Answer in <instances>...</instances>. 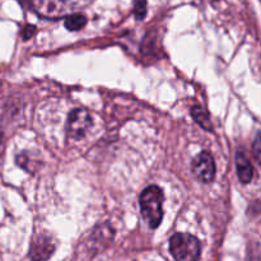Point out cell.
<instances>
[{
    "mask_svg": "<svg viewBox=\"0 0 261 261\" xmlns=\"http://www.w3.org/2000/svg\"><path fill=\"white\" fill-rule=\"evenodd\" d=\"M163 200H165V196H163L162 189L155 185L148 186L140 194V212H142L145 223L150 228H157L162 222Z\"/></svg>",
    "mask_w": 261,
    "mask_h": 261,
    "instance_id": "obj_1",
    "label": "cell"
},
{
    "mask_svg": "<svg viewBox=\"0 0 261 261\" xmlns=\"http://www.w3.org/2000/svg\"><path fill=\"white\" fill-rule=\"evenodd\" d=\"M252 154H254V158L257 162V165L261 167V132L257 133L254 138V142H252Z\"/></svg>",
    "mask_w": 261,
    "mask_h": 261,
    "instance_id": "obj_11",
    "label": "cell"
},
{
    "mask_svg": "<svg viewBox=\"0 0 261 261\" xmlns=\"http://www.w3.org/2000/svg\"><path fill=\"white\" fill-rule=\"evenodd\" d=\"M2 142H3V137L2 134H0V147H2Z\"/></svg>",
    "mask_w": 261,
    "mask_h": 261,
    "instance_id": "obj_13",
    "label": "cell"
},
{
    "mask_svg": "<svg viewBox=\"0 0 261 261\" xmlns=\"http://www.w3.org/2000/svg\"><path fill=\"white\" fill-rule=\"evenodd\" d=\"M92 126V117L87 110L75 109L69 114L66 132L73 139H82Z\"/></svg>",
    "mask_w": 261,
    "mask_h": 261,
    "instance_id": "obj_4",
    "label": "cell"
},
{
    "mask_svg": "<svg viewBox=\"0 0 261 261\" xmlns=\"http://www.w3.org/2000/svg\"><path fill=\"white\" fill-rule=\"evenodd\" d=\"M64 24H65L66 30L71 31V32H75V31L82 30V28L87 24V18L84 17L83 14L75 13V14L68 15V17L65 18Z\"/></svg>",
    "mask_w": 261,
    "mask_h": 261,
    "instance_id": "obj_9",
    "label": "cell"
},
{
    "mask_svg": "<svg viewBox=\"0 0 261 261\" xmlns=\"http://www.w3.org/2000/svg\"><path fill=\"white\" fill-rule=\"evenodd\" d=\"M191 116H193V119L195 120L203 129H205L206 132H212V130H213L211 116H209L208 111H205L201 106H194L193 109H191Z\"/></svg>",
    "mask_w": 261,
    "mask_h": 261,
    "instance_id": "obj_8",
    "label": "cell"
},
{
    "mask_svg": "<svg viewBox=\"0 0 261 261\" xmlns=\"http://www.w3.org/2000/svg\"><path fill=\"white\" fill-rule=\"evenodd\" d=\"M133 13L138 20L144 19L145 15H147V0H135Z\"/></svg>",
    "mask_w": 261,
    "mask_h": 261,
    "instance_id": "obj_10",
    "label": "cell"
},
{
    "mask_svg": "<svg viewBox=\"0 0 261 261\" xmlns=\"http://www.w3.org/2000/svg\"><path fill=\"white\" fill-rule=\"evenodd\" d=\"M170 252L176 261H199L201 256L200 241L193 234L177 232L170 240Z\"/></svg>",
    "mask_w": 261,
    "mask_h": 261,
    "instance_id": "obj_2",
    "label": "cell"
},
{
    "mask_svg": "<svg viewBox=\"0 0 261 261\" xmlns=\"http://www.w3.org/2000/svg\"><path fill=\"white\" fill-rule=\"evenodd\" d=\"M214 2H216V0H214Z\"/></svg>",
    "mask_w": 261,
    "mask_h": 261,
    "instance_id": "obj_14",
    "label": "cell"
},
{
    "mask_svg": "<svg viewBox=\"0 0 261 261\" xmlns=\"http://www.w3.org/2000/svg\"><path fill=\"white\" fill-rule=\"evenodd\" d=\"M56 249L55 241L46 232L36 234L30 250L31 261H45L50 259Z\"/></svg>",
    "mask_w": 261,
    "mask_h": 261,
    "instance_id": "obj_6",
    "label": "cell"
},
{
    "mask_svg": "<svg viewBox=\"0 0 261 261\" xmlns=\"http://www.w3.org/2000/svg\"><path fill=\"white\" fill-rule=\"evenodd\" d=\"M32 12L46 19H59L68 14L70 5L66 0H23Z\"/></svg>",
    "mask_w": 261,
    "mask_h": 261,
    "instance_id": "obj_3",
    "label": "cell"
},
{
    "mask_svg": "<svg viewBox=\"0 0 261 261\" xmlns=\"http://www.w3.org/2000/svg\"><path fill=\"white\" fill-rule=\"evenodd\" d=\"M191 170L195 177L204 184H209L216 178V163L209 152H201L191 163Z\"/></svg>",
    "mask_w": 261,
    "mask_h": 261,
    "instance_id": "obj_5",
    "label": "cell"
},
{
    "mask_svg": "<svg viewBox=\"0 0 261 261\" xmlns=\"http://www.w3.org/2000/svg\"><path fill=\"white\" fill-rule=\"evenodd\" d=\"M236 168L240 182L245 184V185L251 182L252 177H254V167L244 150H239L236 153Z\"/></svg>",
    "mask_w": 261,
    "mask_h": 261,
    "instance_id": "obj_7",
    "label": "cell"
},
{
    "mask_svg": "<svg viewBox=\"0 0 261 261\" xmlns=\"http://www.w3.org/2000/svg\"><path fill=\"white\" fill-rule=\"evenodd\" d=\"M35 33H36V27H35V25L25 24L24 27L22 28V33H20V35H22L23 40L27 41V40H30V38L32 37V36L35 35Z\"/></svg>",
    "mask_w": 261,
    "mask_h": 261,
    "instance_id": "obj_12",
    "label": "cell"
}]
</instances>
